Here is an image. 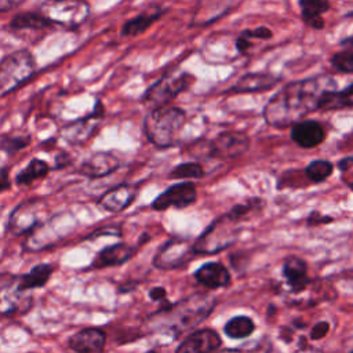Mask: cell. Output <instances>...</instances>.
<instances>
[{"instance_id": "obj_46", "label": "cell", "mask_w": 353, "mask_h": 353, "mask_svg": "<svg viewBox=\"0 0 353 353\" xmlns=\"http://www.w3.org/2000/svg\"><path fill=\"white\" fill-rule=\"evenodd\" d=\"M222 353H247V352H243V350H225Z\"/></svg>"}, {"instance_id": "obj_10", "label": "cell", "mask_w": 353, "mask_h": 353, "mask_svg": "<svg viewBox=\"0 0 353 353\" xmlns=\"http://www.w3.org/2000/svg\"><path fill=\"white\" fill-rule=\"evenodd\" d=\"M193 245L188 244L183 239H170L157 251L153 258V263L159 269L170 270L176 269L188 263L193 256Z\"/></svg>"}, {"instance_id": "obj_24", "label": "cell", "mask_w": 353, "mask_h": 353, "mask_svg": "<svg viewBox=\"0 0 353 353\" xmlns=\"http://www.w3.org/2000/svg\"><path fill=\"white\" fill-rule=\"evenodd\" d=\"M54 272V266L51 263H39L33 266L28 273L17 277V288L21 292H28L34 288L44 287L51 274Z\"/></svg>"}, {"instance_id": "obj_15", "label": "cell", "mask_w": 353, "mask_h": 353, "mask_svg": "<svg viewBox=\"0 0 353 353\" xmlns=\"http://www.w3.org/2000/svg\"><path fill=\"white\" fill-rule=\"evenodd\" d=\"M221 343L222 341L216 331L204 328L188 335L176 347L175 353H212Z\"/></svg>"}, {"instance_id": "obj_4", "label": "cell", "mask_w": 353, "mask_h": 353, "mask_svg": "<svg viewBox=\"0 0 353 353\" xmlns=\"http://www.w3.org/2000/svg\"><path fill=\"white\" fill-rule=\"evenodd\" d=\"M36 11L54 28L76 30L88 19L91 7L87 0H41Z\"/></svg>"}, {"instance_id": "obj_19", "label": "cell", "mask_w": 353, "mask_h": 353, "mask_svg": "<svg viewBox=\"0 0 353 353\" xmlns=\"http://www.w3.org/2000/svg\"><path fill=\"white\" fill-rule=\"evenodd\" d=\"M279 81H280V77L272 73H265V72L245 73L229 88V92H233V94L262 92V91L272 90Z\"/></svg>"}, {"instance_id": "obj_41", "label": "cell", "mask_w": 353, "mask_h": 353, "mask_svg": "<svg viewBox=\"0 0 353 353\" xmlns=\"http://www.w3.org/2000/svg\"><path fill=\"white\" fill-rule=\"evenodd\" d=\"M99 234H110V236H121V233H120V229H117V228H109V226H106V228H103V229H99V230H95L91 236H90V239H92V237H97V236H99Z\"/></svg>"}, {"instance_id": "obj_21", "label": "cell", "mask_w": 353, "mask_h": 353, "mask_svg": "<svg viewBox=\"0 0 353 353\" xmlns=\"http://www.w3.org/2000/svg\"><path fill=\"white\" fill-rule=\"evenodd\" d=\"M194 279L199 284L211 290L226 287L230 283V274L228 269L219 262L204 263L194 272Z\"/></svg>"}, {"instance_id": "obj_5", "label": "cell", "mask_w": 353, "mask_h": 353, "mask_svg": "<svg viewBox=\"0 0 353 353\" xmlns=\"http://www.w3.org/2000/svg\"><path fill=\"white\" fill-rule=\"evenodd\" d=\"M36 73V61L33 54L26 50H17L0 61V98L19 88Z\"/></svg>"}, {"instance_id": "obj_40", "label": "cell", "mask_w": 353, "mask_h": 353, "mask_svg": "<svg viewBox=\"0 0 353 353\" xmlns=\"http://www.w3.org/2000/svg\"><path fill=\"white\" fill-rule=\"evenodd\" d=\"M25 0H0V12H7L19 4H22Z\"/></svg>"}, {"instance_id": "obj_44", "label": "cell", "mask_w": 353, "mask_h": 353, "mask_svg": "<svg viewBox=\"0 0 353 353\" xmlns=\"http://www.w3.org/2000/svg\"><path fill=\"white\" fill-rule=\"evenodd\" d=\"M138 283L137 281H128V283H124L119 287V292H131L137 288Z\"/></svg>"}, {"instance_id": "obj_11", "label": "cell", "mask_w": 353, "mask_h": 353, "mask_svg": "<svg viewBox=\"0 0 353 353\" xmlns=\"http://www.w3.org/2000/svg\"><path fill=\"white\" fill-rule=\"evenodd\" d=\"M102 116H103V106L99 101H97V105L90 114L79 120H74L73 123H69L62 128L61 131L62 138L72 145L83 143L94 134L95 128L98 127L97 119H101Z\"/></svg>"}, {"instance_id": "obj_36", "label": "cell", "mask_w": 353, "mask_h": 353, "mask_svg": "<svg viewBox=\"0 0 353 353\" xmlns=\"http://www.w3.org/2000/svg\"><path fill=\"white\" fill-rule=\"evenodd\" d=\"M328 330H330V324H328L327 321H320V323H317V324L312 328L310 338H312V339H320V338H323V336L327 335Z\"/></svg>"}, {"instance_id": "obj_23", "label": "cell", "mask_w": 353, "mask_h": 353, "mask_svg": "<svg viewBox=\"0 0 353 353\" xmlns=\"http://www.w3.org/2000/svg\"><path fill=\"white\" fill-rule=\"evenodd\" d=\"M283 276L294 292L302 291L307 284L306 262L298 256H288L283 265Z\"/></svg>"}, {"instance_id": "obj_20", "label": "cell", "mask_w": 353, "mask_h": 353, "mask_svg": "<svg viewBox=\"0 0 353 353\" xmlns=\"http://www.w3.org/2000/svg\"><path fill=\"white\" fill-rule=\"evenodd\" d=\"M137 251V247L128 245L125 243H116L102 248L94 258L92 268H109V266H121L130 261Z\"/></svg>"}, {"instance_id": "obj_14", "label": "cell", "mask_w": 353, "mask_h": 353, "mask_svg": "<svg viewBox=\"0 0 353 353\" xmlns=\"http://www.w3.org/2000/svg\"><path fill=\"white\" fill-rule=\"evenodd\" d=\"M41 203L37 199L26 200L21 203L10 215L8 230L14 234L30 233L39 223V208Z\"/></svg>"}, {"instance_id": "obj_1", "label": "cell", "mask_w": 353, "mask_h": 353, "mask_svg": "<svg viewBox=\"0 0 353 353\" xmlns=\"http://www.w3.org/2000/svg\"><path fill=\"white\" fill-rule=\"evenodd\" d=\"M335 88L336 81L328 74L288 83L268 101L263 108V119L276 128L291 127L306 114L319 110L323 95Z\"/></svg>"}, {"instance_id": "obj_30", "label": "cell", "mask_w": 353, "mask_h": 353, "mask_svg": "<svg viewBox=\"0 0 353 353\" xmlns=\"http://www.w3.org/2000/svg\"><path fill=\"white\" fill-rule=\"evenodd\" d=\"M204 175L205 171L197 161L181 163L175 165L170 172V178L172 179H201Z\"/></svg>"}, {"instance_id": "obj_8", "label": "cell", "mask_w": 353, "mask_h": 353, "mask_svg": "<svg viewBox=\"0 0 353 353\" xmlns=\"http://www.w3.org/2000/svg\"><path fill=\"white\" fill-rule=\"evenodd\" d=\"M250 148V137L241 131H223L208 141V153L212 159L232 160Z\"/></svg>"}, {"instance_id": "obj_39", "label": "cell", "mask_w": 353, "mask_h": 353, "mask_svg": "<svg viewBox=\"0 0 353 353\" xmlns=\"http://www.w3.org/2000/svg\"><path fill=\"white\" fill-rule=\"evenodd\" d=\"M328 222H332V218L331 216H324L319 212H312L309 219H307V223L309 225H317V223H328Z\"/></svg>"}, {"instance_id": "obj_38", "label": "cell", "mask_w": 353, "mask_h": 353, "mask_svg": "<svg viewBox=\"0 0 353 353\" xmlns=\"http://www.w3.org/2000/svg\"><path fill=\"white\" fill-rule=\"evenodd\" d=\"M251 40L250 39H247L245 36H243L241 33H240V36L237 37V40H236V48H237V51L240 52V54H247L248 52V50L251 48Z\"/></svg>"}, {"instance_id": "obj_35", "label": "cell", "mask_w": 353, "mask_h": 353, "mask_svg": "<svg viewBox=\"0 0 353 353\" xmlns=\"http://www.w3.org/2000/svg\"><path fill=\"white\" fill-rule=\"evenodd\" d=\"M149 298L153 301V302H165L167 301V290L161 285H156L153 288L149 290Z\"/></svg>"}, {"instance_id": "obj_33", "label": "cell", "mask_w": 353, "mask_h": 353, "mask_svg": "<svg viewBox=\"0 0 353 353\" xmlns=\"http://www.w3.org/2000/svg\"><path fill=\"white\" fill-rule=\"evenodd\" d=\"M331 63L342 73H353V50H345L334 54Z\"/></svg>"}, {"instance_id": "obj_17", "label": "cell", "mask_w": 353, "mask_h": 353, "mask_svg": "<svg viewBox=\"0 0 353 353\" xmlns=\"http://www.w3.org/2000/svg\"><path fill=\"white\" fill-rule=\"evenodd\" d=\"M291 138L298 146L312 149L324 141L325 130L319 121L301 120L291 125Z\"/></svg>"}, {"instance_id": "obj_22", "label": "cell", "mask_w": 353, "mask_h": 353, "mask_svg": "<svg viewBox=\"0 0 353 353\" xmlns=\"http://www.w3.org/2000/svg\"><path fill=\"white\" fill-rule=\"evenodd\" d=\"M164 12H165V10H160V8L148 10V11H143V12L127 19L121 25V29H120L121 36L137 37V36L145 33L153 23H156L163 17Z\"/></svg>"}, {"instance_id": "obj_29", "label": "cell", "mask_w": 353, "mask_h": 353, "mask_svg": "<svg viewBox=\"0 0 353 353\" xmlns=\"http://www.w3.org/2000/svg\"><path fill=\"white\" fill-rule=\"evenodd\" d=\"M255 330V324L254 321L247 317V316H236V317H232L223 327V331L225 334L229 336V338H233V339H241V338H245L248 335L252 334V331Z\"/></svg>"}, {"instance_id": "obj_28", "label": "cell", "mask_w": 353, "mask_h": 353, "mask_svg": "<svg viewBox=\"0 0 353 353\" xmlns=\"http://www.w3.org/2000/svg\"><path fill=\"white\" fill-rule=\"evenodd\" d=\"M51 167L50 164L43 160L33 157L17 175H15V183L19 186H26L33 183L37 179H43L48 175Z\"/></svg>"}, {"instance_id": "obj_26", "label": "cell", "mask_w": 353, "mask_h": 353, "mask_svg": "<svg viewBox=\"0 0 353 353\" xmlns=\"http://www.w3.org/2000/svg\"><path fill=\"white\" fill-rule=\"evenodd\" d=\"M298 3L305 23H307L313 29H323V14L330 10V3L327 0H299Z\"/></svg>"}, {"instance_id": "obj_31", "label": "cell", "mask_w": 353, "mask_h": 353, "mask_svg": "<svg viewBox=\"0 0 353 353\" xmlns=\"http://www.w3.org/2000/svg\"><path fill=\"white\" fill-rule=\"evenodd\" d=\"M332 163L328 160H313L305 168L306 176L312 182H323L332 174Z\"/></svg>"}, {"instance_id": "obj_13", "label": "cell", "mask_w": 353, "mask_h": 353, "mask_svg": "<svg viewBox=\"0 0 353 353\" xmlns=\"http://www.w3.org/2000/svg\"><path fill=\"white\" fill-rule=\"evenodd\" d=\"M138 185L123 182L108 189L98 200L99 207L109 212H121L128 208L138 196Z\"/></svg>"}, {"instance_id": "obj_6", "label": "cell", "mask_w": 353, "mask_h": 353, "mask_svg": "<svg viewBox=\"0 0 353 353\" xmlns=\"http://www.w3.org/2000/svg\"><path fill=\"white\" fill-rule=\"evenodd\" d=\"M240 219L232 210L215 219L193 244L194 254L211 255L232 245L239 234L237 222Z\"/></svg>"}, {"instance_id": "obj_42", "label": "cell", "mask_w": 353, "mask_h": 353, "mask_svg": "<svg viewBox=\"0 0 353 353\" xmlns=\"http://www.w3.org/2000/svg\"><path fill=\"white\" fill-rule=\"evenodd\" d=\"M72 163V159L66 153H61L55 159V168H65Z\"/></svg>"}, {"instance_id": "obj_32", "label": "cell", "mask_w": 353, "mask_h": 353, "mask_svg": "<svg viewBox=\"0 0 353 353\" xmlns=\"http://www.w3.org/2000/svg\"><path fill=\"white\" fill-rule=\"evenodd\" d=\"M30 143L29 135H7L0 138V152H4L8 156L15 154L17 152L25 149Z\"/></svg>"}, {"instance_id": "obj_18", "label": "cell", "mask_w": 353, "mask_h": 353, "mask_svg": "<svg viewBox=\"0 0 353 353\" xmlns=\"http://www.w3.org/2000/svg\"><path fill=\"white\" fill-rule=\"evenodd\" d=\"M22 294L23 292L17 288V277L4 279L0 285V313L11 314L18 313L19 309H29L28 301L30 302L32 296H22Z\"/></svg>"}, {"instance_id": "obj_43", "label": "cell", "mask_w": 353, "mask_h": 353, "mask_svg": "<svg viewBox=\"0 0 353 353\" xmlns=\"http://www.w3.org/2000/svg\"><path fill=\"white\" fill-rule=\"evenodd\" d=\"M352 165H353V157H345L338 163V167L341 171H347Z\"/></svg>"}, {"instance_id": "obj_27", "label": "cell", "mask_w": 353, "mask_h": 353, "mask_svg": "<svg viewBox=\"0 0 353 353\" xmlns=\"http://www.w3.org/2000/svg\"><path fill=\"white\" fill-rule=\"evenodd\" d=\"M353 108V83L342 90H330L320 99V110H338Z\"/></svg>"}, {"instance_id": "obj_37", "label": "cell", "mask_w": 353, "mask_h": 353, "mask_svg": "<svg viewBox=\"0 0 353 353\" xmlns=\"http://www.w3.org/2000/svg\"><path fill=\"white\" fill-rule=\"evenodd\" d=\"M11 188L10 170L7 167H0V193L8 190Z\"/></svg>"}, {"instance_id": "obj_3", "label": "cell", "mask_w": 353, "mask_h": 353, "mask_svg": "<svg viewBox=\"0 0 353 353\" xmlns=\"http://www.w3.org/2000/svg\"><path fill=\"white\" fill-rule=\"evenodd\" d=\"M185 123V110L178 106L167 105L149 110L143 120V131L153 146L167 149L176 145L178 134Z\"/></svg>"}, {"instance_id": "obj_25", "label": "cell", "mask_w": 353, "mask_h": 353, "mask_svg": "<svg viewBox=\"0 0 353 353\" xmlns=\"http://www.w3.org/2000/svg\"><path fill=\"white\" fill-rule=\"evenodd\" d=\"M8 28L12 32H37L43 29H51L54 28L40 12L37 11H23L15 14L10 23Z\"/></svg>"}, {"instance_id": "obj_34", "label": "cell", "mask_w": 353, "mask_h": 353, "mask_svg": "<svg viewBox=\"0 0 353 353\" xmlns=\"http://www.w3.org/2000/svg\"><path fill=\"white\" fill-rule=\"evenodd\" d=\"M243 36H245L247 39H262V40H266V39H270L273 36L272 30L269 28H265V26H259L256 29H245L241 32Z\"/></svg>"}, {"instance_id": "obj_45", "label": "cell", "mask_w": 353, "mask_h": 353, "mask_svg": "<svg viewBox=\"0 0 353 353\" xmlns=\"http://www.w3.org/2000/svg\"><path fill=\"white\" fill-rule=\"evenodd\" d=\"M341 46L346 47L347 50H352V48H353V36H350V37H346V39L341 40Z\"/></svg>"}, {"instance_id": "obj_2", "label": "cell", "mask_w": 353, "mask_h": 353, "mask_svg": "<svg viewBox=\"0 0 353 353\" xmlns=\"http://www.w3.org/2000/svg\"><path fill=\"white\" fill-rule=\"evenodd\" d=\"M214 306V296L208 294H194L176 303H172L171 309L165 313L156 312L150 320L154 330L178 336L182 332L199 325L207 316H210Z\"/></svg>"}, {"instance_id": "obj_16", "label": "cell", "mask_w": 353, "mask_h": 353, "mask_svg": "<svg viewBox=\"0 0 353 353\" xmlns=\"http://www.w3.org/2000/svg\"><path fill=\"white\" fill-rule=\"evenodd\" d=\"M106 343V334L101 328L87 327L74 332L69 341L68 346L74 353H101Z\"/></svg>"}, {"instance_id": "obj_9", "label": "cell", "mask_w": 353, "mask_h": 353, "mask_svg": "<svg viewBox=\"0 0 353 353\" xmlns=\"http://www.w3.org/2000/svg\"><path fill=\"white\" fill-rule=\"evenodd\" d=\"M197 199V189L193 182H176L163 190L153 201L152 208L165 211L168 208H186Z\"/></svg>"}, {"instance_id": "obj_48", "label": "cell", "mask_w": 353, "mask_h": 353, "mask_svg": "<svg viewBox=\"0 0 353 353\" xmlns=\"http://www.w3.org/2000/svg\"><path fill=\"white\" fill-rule=\"evenodd\" d=\"M30 353H34V352H30Z\"/></svg>"}, {"instance_id": "obj_7", "label": "cell", "mask_w": 353, "mask_h": 353, "mask_svg": "<svg viewBox=\"0 0 353 353\" xmlns=\"http://www.w3.org/2000/svg\"><path fill=\"white\" fill-rule=\"evenodd\" d=\"M194 81V76L188 72H167L157 79L142 95V103L150 109L170 105L179 94L186 91Z\"/></svg>"}, {"instance_id": "obj_47", "label": "cell", "mask_w": 353, "mask_h": 353, "mask_svg": "<svg viewBox=\"0 0 353 353\" xmlns=\"http://www.w3.org/2000/svg\"><path fill=\"white\" fill-rule=\"evenodd\" d=\"M146 353H157L156 350H149V352H146Z\"/></svg>"}, {"instance_id": "obj_49", "label": "cell", "mask_w": 353, "mask_h": 353, "mask_svg": "<svg viewBox=\"0 0 353 353\" xmlns=\"http://www.w3.org/2000/svg\"><path fill=\"white\" fill-rule=\"evenodd\" d=\"M352 353H353V352H352Z\"/></svg>"}, {"instance_id": "obj_12", "label": "cell", "mask_w": 353, "mask_h": 353, "mask_svg": "<svg viewBox=\"0 0 353 353\" xmlns=\"http://www.w3.org/2000/svg\"><path fill=\"white\" fill-rule=\"evenodd\" d=\"M121 165V159L114 152H95L77 168V172L90 179L103 178Z\"/></svg>"}]
</instances>
